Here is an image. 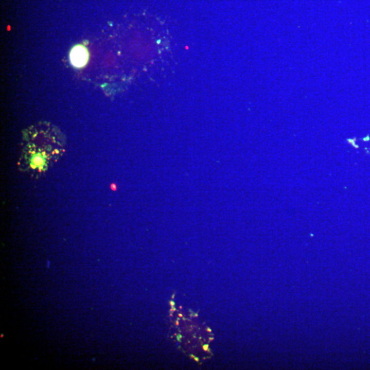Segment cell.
I'll list each match as a JSON object with an SVG mask.
<instances>
[{
	"label": "cell",
	"instance_id": "obj_1",
	"mask_svg": "<svg viewBox=\"0 0 370 370\" xmlns=\"http://www.w3.org/2000/svg\"><path fill=\"white\" fill-rule=\"evenodd\" d=\"M67 138L55 124L40 121L23 130L17 168L39 178L47 172L65 154Z\"/></svg>",
	"mask_w": 370,
	"mask_h": 370
},
{
	"label": "cell",
	"instance_id": "obj_2",
	"mask_svg": "<svg viewBox=\"0 0 370 370\" xmlns=\"http://www.w3.org/2000/svg\"><path fill=\"white\" fill-rule=\"evenodd\" d=\"M70 61L76 67H82L87 63L89 53L87 49L82 45H76L70 52Z\"/></svg>",
	"mask_w": 370,
	"mask_h": 370
}]
</instances>
